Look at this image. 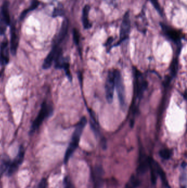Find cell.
<instances>
[{
	"instance_id": "cell-24",
	"label": "cell",
	"mask_w": 187,
	"mask_h": 188,
	"mask_svg": "<svg viewBox=\"0 0 187 188\" xmlns=\"http://www.w3.org/2000/svg\"><path fill=\"white\" fill-rule=\"evenodd\" d=\"M47 180L46 179H43L40 183L39 188H47Z\"/></svg>"
},
{
	"instance_id": "cell-8",
	"label": "cell",
	"mask_w": 187,
	"mask_h": 188,
	"mask_svg": "<svg viewBox=\"0 0 187 188\" xmlns=\"http://www.w3.org/2000/svg\"><path fill=\"white\" fill-rule=\"evenodd\" d=\"M25 155V151L23 146H20L18 153L12 162L11 163L8 169V175L11 176L18 170L20 165L23 163Z\"/></svg>"
},
{
	"instance_id": "cell-6",
	"label": "cell",
	"mask_w": 187,
	"mask_h": 188,
	"mask_svg": "<svg viewBox=\"0 0 187 188\" xmlns=\"http://www.w3.org/2000/svg\"><path fill=\"white\" fill-rule=\"evenodd\" d=\"M105 89L107 100L108 103H111L113 101L115 89V77L114 70H111L108 72L105 82Z\"/></svg>"
},
{
	"instance_id": "cell-4",
	"label": "cell",
	"mask_w": 187,
	"mask_h": 188,
	"mask_svg": "<svg viewBox=\"0 0 187 188\" xmlns=\"http://www.w3.org/2000/svg\"><path fill=\"white\" fill-rule=\"evenodd\" d=\"M114 73L115 77V86L116 87L120 105L122 110H125L127 107V103H126L125 85L122 75L121 74L120 71L117 69L114 70Z\"/></svg>"
},
{
	"instance_id": "cell-7",
	"label": "cell",
	"mask_w": 187,
	"mask_h": 188,
	"mask_svg": "<svg viewBox=\"0 0 187 188\" xmlns=\"http://www.w3.org/2000/svg\"><path fill=\"white\" fill-rule=\"evenodd\" d=\"M131 22L130 19V14L128 12L125 13L123 18L120 33V40L118 44H120L124 41L126 40L129 37L130 31Z\"/></svg>"
},
{
	"instance_id": "cell-26",
	"label": "cell",
	"mask_w": 187,
	"mask_h": 188,
	"mask_svg": "<svg viewBox=\"0 0 187 188\" xmlns=\"http://www.w3.org/2000/svg\"><path fill=\"white\" fill-rule=\"evenodd\" d=\"M150 1H151V0H150Z\"/></svg>"
},
{
	"instance_id": "cell-22",
	"label": "cell",
	"mask_w": 187,
	"mask_h": 188,
	"mask_svg": "<svg viewBox=\"0 0 187 188\" xmlns=\"http://www.w3.org/2000/svg\"><path fill=\"white\" fill-rule=\"evenodd\" d=\"M64 14V11L61 7H57L54 9V11L53 12V17H56L57 16H62Z\"/></svg>"
},
{
	"instance_id": "cell-25",
	"label": "cell",
	"mask_w": 187,
	"mask_h": 188,
	"mask_svg": "<svg viewBox=\"0 0 187 188\" xmlns=\"http://www.w3.org/2000/svg\"><path fill=\"white\" fill-rule=\"evenodd\" d=\"M113 41V38L112 37H109V38L108 39V41H107V44H106V45H109V44H110Z\"/></svg>"
},
{
	"instance_id": "cell-19",
	"label": "cell",
	"mask_w": 187,
	"mask_h": 188,
	"mask_svg": "<svg viewBox=\"0 0 187 188\" xmlns=\"http://www.w3.org/2000/svg\"><path fill=\"white\" fill-rule=\"evenodd\" d=\"M39 4H40V2H39V1H38L37 0H34V1H32V3H31V6H30L28 9H26L24 11L22 12V15H21V16H20L21 19L24 18L27 15V14L29 13V12L32 11H34V9H36L37 7L39 6Z\"/></svg>"
},
{
	"instance_id": "cell-10",
	"label": "cell",
	"mask_w": 187,
	"mask_h": 188,
	"mask_svg": "<svg viewBox=\"0 0 187 188\" xmlns=\"http://www.w3.org/2000/svg\"><path fill=\"white\" fill-rule=\"evenodd\" d=\"M61 49H62L59 46L53 45L51 51L44 60V62L43 63V69H47L51 67L53 62L54 61V59L56 57L57 53Z\"/></svg>"
},
{
	"instance_id": "cell-15",
	"label": "cell",
	"mask_w": 187,
	"mask_h": 188,
	"mask_svg": "<svg viewBox=\"0 0 187 188\" xmlns=\"http://www.w3.org/2000/svg\"><path fill=\"white\" fill-rule=\"evenodd\" d=\"M162 27L164 30L166 35L171 40H173V41L177 44L180 43V37L177 31L172 29H170L166 26L162 25Z\"/></svg>"
},
{
	"instance_id": "cell-2",
	"label": "cell",
	"mask_w": 187,
	"mask_h": 188,
	"mask_svg": "<svg viewBox=\"0 0 187 188\" xmlns=\"http://www.w3.org/2000/svg\"><path fill=\"white\" fill-rule=\"evenodd\" d=\"M134 105L142 99L143 94L147 87V83L142 73L134 69Z\"/></svg>"
},
{
	"instance_id": "cell-20",
	"label": "cell",
	"mask_w": 187,
	"mask_h": 188,
	"mask_svg": "<svg viewBox=\"0 0 187 188\" xmlns=\"http://www.w3.org/2000/svg\"><path fill=\"white\" fill-rule=\"evenodd\" d=\"M171 151L168 149H162L159 152V155L164 160H168L170 159L171 156Z\"/></svg>"
},
{
	"instance_id": "cell-16",
	"label": "cell",
	"mask_w": 187,
	"mask_h": 188,
	"mask_svg": "<svg viewBox=\"0 0 187 188\" xmlns=\"http://www.w3.org/2000/svg\"><path fill=\"white\" fill-rule=\"evenodd\" d=\"M90 10L89 5H86L82 11V23L85 29H90L91 27L90 23L88 20V13Z\"/></svg>"
},
{
	"instance_id": "cell-11",
	"label": "cell",
	"mask_w": 187,
	"mask_h": 188,
	"mask_svg": "<svg viewBox=\"0 0 187 188\" xmlns=\"http://www.w3.org/2000/svg\"><path fill=\"white\" fill-rule=\"evenodd\" d=\"M150 165H151L154 171H155L156 174L159 175V177H160L162 180V182L164 184L165 186L167 188H170V186L168 184V183L167 181V178L166 176V174L165 173L164 171L161 167V166L159 165L158 163L155 161L151 158L150 160Z\"/></svg>"
},
{
	"instance_id": "cell-23",
	"label": "cell",
	"mask_w": 187,
	"mask_h": 188,
	"mask_svg": "<svg viewBox=\"0 0 187 188\" xmlns=\"http://www.w3.org/2000/svg\"><path fill=\"white\" fill-rule=\"evenodd\" d=\"M73 38H74V41L75 43L78 45L79 43L80 36L79 32L76 29H74L73 30Z\"/></svg>"
},
{
	"instance_id": "cell-14",
	"label": "cell",
	"mask_w": 187,
	"mask_h": 188,
	"mask_svg": "<svg viewBox=\"0 0 187 188\" xmlns=\"http://www.w3.org/2000/svg\"><path fill=\"white\" fill-rule=\"evenodd\" d=\"M68 29V21L66 19L63 21L59 33L57 36L55 41L54 45L59 46V44L62 43L63 40L64 39L66 35L67 34Z\"/></svg>"
},
{
	"instance_id": "cell-1",
	"label": "cell",
	"mask_w": 187,
	"mask_h": 188,
	"mask_svg": "<svg viewBox=\"0 0 187 188\" xmlns=\"http://www.w3.org/2000/svg\"><path fill=\"white\" fill-rule=\"evenodd\" d=\"M86 124H87V119L85 117L81 118V119L77 124L76 128L75 129V131L71 138V141L68 146L66 151L65 152L64 160L65 164L68 163L71 156L74 154L76 149L77 148L80 138L82 135V133Z\"/></svg>"
},
{
	"instance_id": "cell-17",
	"label": "cell",
	"mask_w": 187,
	"mask_h": 188,
	"mask_svg": "<svg viewBox=\"0 0 187 188\" xmlns=\"http://www.w3.org/2000/svg\"><path fill=\"white\" fill-rule=\"evenodd\" d=\"M10 160L8 157H4L0 162V174H2L8 169L10 165Z\"/></svg>"
},
{
	"instance_id": "cell-3",
	"label": "cell",
	"mask_w": 187,
	"mask_h": 188,
	"mask_svg": "<svg viewBox=\"0 0 187 188\" xmlns=\"http://www.w3.org/2000/svg\"><path fill=\"white\" fill-rule=\"evenodd\" d=\"M53 111V110L52 106L46 101H43L41 106V109L39 114L32 123L30 133H33L36 131H37L45 120L52 115Z\"/></svg>"
},
{
	"instance_id": "cell-13",
	"label": "cell",
	"mask_w": 187,
	"mask_h": 188,
	"mask_svg": "<svg viewBox=\"0 0 187 188\" xmlns=\"http://www.w3.org/2000/svg\"><path fill=\"white\" fill-rule=\"evenodd\" d=\"M150 157L147 156L144 154L140 155L139 165L138 167V173L139 174H144L147 172L150 165Z\"/></svg>"
},
{
	"instance_id": "cell-9",
	"label": "cell",
	"mask_w": 187,
	"mask_h": 188,
	"mask_svg": "<svg viewBox=\"0 0 187 188\" xmlns=\"http://www.w3.org/2000/svg\"><path fill=\"white\" fill-rule=\"evenodd\" d=\"M19 45V35L15 26L14 24L12 26L10 50L12 54L15 55L17 54V49Z\"/></svg>"
},
{
	"instance_id": "cell-18",
	"label": "cell",
	"mask_w": 187,
	"mask_h": 188,
	"mask_svg": "<svg viewBox=\"0 0 187 188\" xmlns=\"http://www.w3.org/2000/svg\"><path fill=\"white\" fill-rule=\"evenodd\" d=\"M139 180L135 177L134 176H132L131 177L130 179L128 180L126 184L125 185V188H137L140 185Z\"/></svg>"
},
{
	"instance_id": "cell-5",
	"label": "cell",
	"mask_w": 187,
	"mask_h": 188,
	"mask_svg": "<svg viewBox=\"0 0 187 188\" xmlns=\"http://www.w3.org/2000/svg\"><path fill=\"white\" fill-rule=\"evenodd\" d=\"M10 24V16L9 13V2L5 1L1 6L0 11V35L5 34L7 28Z\"/></svg>"
},
{
	"instance_id": "cell-21",
	"label": "cell",
	"mask_w": 187,
	"mask_h": 188,
	"mask_svg": "<svg viewBox=\"0 0 187 188\" xmlns=\"http://www.w3.org/2000/svg\"><path fill=\"white\" fill-rule=\"evenodd\" d=\"M64 188H75L73 183L68 177H65L64 179Z\"/></svg>"
},
{
	"instance_id": "cell-12",
	"label": "cell",
	"mask_w": 187,
	"mask_h": 188,
	"mask_svg": "<svg viewBox=\"0 0 187 188\" xmlns=\"http://www.w3.org/2000/svg\"><path fill=\"white\" fill-rule=\"evenodd\" d=\"M9 61L8 51V42L7 39L3 40L1 44L0 49V63L3 64H7Z\"/></svg>"
}]
</instances>
